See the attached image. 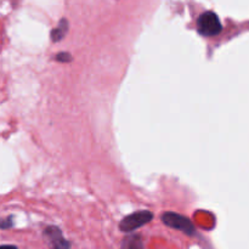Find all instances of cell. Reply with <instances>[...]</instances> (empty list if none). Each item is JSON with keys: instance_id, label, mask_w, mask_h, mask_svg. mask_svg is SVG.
I'll return each mask as SVG.
<instances>
[{"instance_id": "cell-8", "label": "cell", "mask_w": 249, "mask_h": 249, "mask_svg": "<svg viewBox=\"0 0 249 249\" xmlns=\"http://www.w3.org/2000/svg\"><path fill=\"white\" fill-rule=\"evenodd\" d=\"M12 225H14V223H12L11 216L4 219V220H0V229H10Z\"/></svg>"}, {"instance_id": "cell-7", "label": "cell", "mask_w": 249, "mask_h": 249, "mask_svg": "<svg viewBox=\"0 0 249 249\" xmlns=\"http://www.w3.org/2000/svg\"><path fill=\"white\" fill-rule=\"evenodd\" d=\"M55 58L60 62H70V61H72V55L68 53H60L56 55Z\"/></svg>"}, {"instance_id": "cell-3", "label": "cell", "mask_w": 249, "mask_h": 249, "mask_svg": "<svg viewBox=\"0 0 249 249\" xmlns=\"http://www.w3.org/2000/svg\"><path fill=\"white\" fill-rule=\"evenodd\" d=\"M153 219V214L150 211H138L130 215L125 216L119 224L122 232H133L141 226L146 225Z\"/></svg>"}, {"instance_id": "cell-1", "label": "cell", "mask_w": 249, "mask_h": 249, "mask_svg": "<svg viewBox=\"0 0 249 249\" xmlns=\"http://www.w3.org/2000/svg\"><path fill=\"white\" fill-rule=\"evenodd\" d=\"M223 29L218 15L213 11L202 14L197 19V31L203 36H215Z\"/></svg>"}, {"instance_id": "cell-5", "label": "cell", "mask_w": 249, "mask_h": 249, "mask_svg": "<svg viewBox=\"0 0 249 249\" xmlns=\"http://www.w3.org/2000/svg\"><path fill=\"white\" fill-rule=\"evenodd\" d=\"M121 249H143L142 238L139 235H130L123 240Z\"/></svg>"}, {"instance_id": "cell-6", "label": "cell", "mask_w": 249, "mask_h": 249, "mask_svg": "<svg viewBox=\"0 0 249 249\" xmlns=\"http://www.w3.org/2000/svg\"><path fill=\"white\" fill-rule=\"evenodd\" d=\"M68 32V21L66 19H61L60 23L57 24L55 29L51 32V39L53 41H60L65 38V36Z\"/></svg>"}, {"instance_id": "cell-2", "label": "cell", "mask_w": 249, "mask_h": 249, "mask_svg": "<svg viewBox=\"0 0 249 249\" xmlns=\"http://www.w3.org/2000/svg\"><path fill=\"white\" fill-rule=\"evenodd\" d=\"M160 220L164 225L169 226V228L175 229V230H179L181 232L186 233V235L192 236L196 232V228H195L194 224L191 223L190 219H187L186 216L180 215L178 213H173V212H167V213H163L160 216Z\"/></svg>"}, {"instance_id": "cell-4", "label": "cell", "mask_w": 249, "mask_h": 249, "mask_svg": "<svg viewBox=\"0 0 249 249\" xmlns=\"http://www.w3.org/2000/svg\"><path fill=\"white\" fill-rule=\"evenodd\" d=\"M44 237L50 249H70L71 243L63 237L62 232L56 226H49L44 231Z\"/></svg>"}, {"instance_id": "cell-9", "label": "cell", "mask_w": 249, "mask_h": 249, "mask_svg": "<svg viewBox=\"0 0 249 249\" xmlns=\"http://www.w3.org/2000/svg\"><path fill=\"white\" fill-rule=\"evenodd\" d=\"M0 249H17V247L12 245H4V246H0Z\"/></svg>"}]
</instances>
